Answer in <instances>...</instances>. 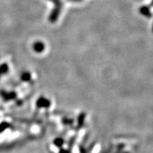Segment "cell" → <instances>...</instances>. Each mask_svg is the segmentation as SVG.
Here are the masks:
<instances>
[{"label": "cell", "instance_id": "1", "mask_svg": "<svg viewBox=\"0 0 153 153\" xmlns=\"http://www.w3.org/2000/svg\"><path fill=\"white\" fill-rule=\"evenodd\" d=\"M33 51H35L36 53H42L44 51V49H45V45H44V44L42 43V42L38 41L33 44Z\"/></svg>", "mask_w": 153, "mask_h": 153}, {"label": "cell", "instance_id": "2", "mask_svg": "<svg viewBox=\"0 0 153 153\" xmlns=\"http://www.w3.org/2000/svg\"><path fill=\"white\" fill-rule=\"evenodd\" d=\"M140 14L144 15L148 18H151L152 16V14H151L150 8L148 7H146V6H144V7H142L140 9Z\"/></svg>", "mask_w": 153, "mask_h": 153}, {"label": "cell", "instance_id": "3", "mask_svg": "<svg viewBox=\"0 0 153 153\" xmlns=\"http://www.w3.org/2000/svg\"><path fill=\"white\" fill-rule=\"evenodd\" d=\"M48 1H52V2L55 4V8L60 9L62 8V3L61 2L60 0H48Z\"/></svg>", "mask_w": 153, "mask_h": 153}, {"label": "cell", "instance_id": "4", "mask_svg": "<svg viewBox=\"0 0 153 153\" xmlns=\"http://www.w3.org/2000/svg\"><path fill=\"white\" fill-rule=\"evenodd\" d=\"M70 1H74V2H79V1H82V0H68Z\"/></svg>", "mask_w": 153, "mask_h": 153}, {"label": "cell", "instance_id": "5", "mask_svg": "<svg viewBox=\"0 0 153 153\" xmlns=\"http://www.w3.org/2000/svg\"><path fill=\"white\" fill-rule=\"evenodd\" d=\"M14 95H15V94H14V93H13V92L11 93V96H14ZM8 96H9V99H14V98H13L12 97H10V96H11L10 94H9Z\"/></svg>", "mask_w": 153, "mask_h": 153}]
</instances>
